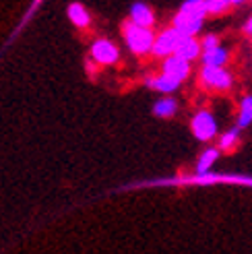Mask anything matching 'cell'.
I'll use <instances>...</instances> for the list:
<instances>
[{
  "instance_id": "obj_1",
  "label": "cell",
  "mask_w": 252,
  "mask_h": 254,
  "mask_svg": "<svg viewBox=\"0 0 252 254\" xmlns=\"http://www.w3.org/2000/svg\"><path fill=\"white\" fill-rule=\"evenodd\" d=\"M124 37H126V44H128V48L134 54H147L153 50V44H155V37L151 33V27L136 25L134 21L124 23Z\"/></svg>"
},
{
  "instance_id": "obj_2",
  "label": "cell",
  "mask_w": 252,
  "mask_h": 254,
  "mask_svg": "<svg viewBox=\"0 0 252 254\" xmlns=\"http://www.w3.org/2000/svg\"><path fill=\"white\" fill-rule=\"evenodd\" d=\"M200 83L203 87L215 89V91H225L232 87V74L225 70L223 66H203L200 70Z\"/></svg>"
},
{
  "instance_id": "obj_3",
  "label": "cell",
  "mask_w": 252,
  "mask_h": 254,
  "mask_svg": "<svg viewBox=\"0 0 252 254\" xmlns=\"http://www.w3.org/2000/svg\"><path fill=\"white\" fill-rule=\"evenodd\" d=\"M192 132L198 141H211L217 132V122L213 118V114L207 110H200L192 118Z\"/></svg>"
},
{
  "instance_id": "obj_4",
  "label": "cell",
  "mask_w": 252,
  "mask_h": 254,
  "mask_svg": "<svg viewBox=\"0 0 252 254\" xmlns=\"http://www.w3.org/2000/svg\"><path fill=\"white\" fill-rule=\"evenodd\" d=\"M182 33L176 29V27H172V29H166L163 33H159V37L155 40V44H153V52L155 56H170V54H174L176 52V48H178V44H180V40H182Z\"/></svg>"
},
{
  "instance_id": "obj_5",
  "label": "cell",
  "mask_w": 252,
  "mask_h": 254,
  "mask_svg": "<svg viewBox=\"0 0 252 254\" xmlns=\"http://www.w3.org/2000/svg\"><path fill=\"white\" fill-rule=\"evenodd\" d=\"M163 72L182 83L190 74V60H186L178 54H170L166 56V62H163Z\"/></svg>"
},
{
  "instance_id": "obj_6",
  "label": "cell",
  "mask_w": 252,
  "mask_h": 254,
  "mask_svg": "<svg viewBox=\"0 0 252 254\" xmlns=\"http://www.w3.org/2000/svg\"><path fill=\"white\" fill-rule=\"evenodd\" d=\"M91 56L97 64H114L118 60V50L108 40H97L91 48Z\"/></svg>"
},
{
  "instance_id": "obj_7",
  "label": "cell",
  "mask_w": 252,
  "mask_h": 254,
  "mask_svg": "<svg viewBox=\"0 0 252 254\" xmlns=\"http://www.w3.org/2000/svg\"><path fill=\"white\" fill-rule=\"evenodd\" d=\"M174 27L178 29L182 35H196L200 29H203V19L188 15L184 10H178V15L174 17Z\"/></svg>"
},
{
  "instance_id": "obj_8",
  "label": "cell",
  "mask_w": 252,
  "mask_h": 254,
  "mask_svg": "<svg viewBox=\"0 0 252 254\" xmlns=\"http://www.w3.org/2000/svg\"><path fill=\"white\" fill-rule=\"evenodd\" d=\"M200 50H203V46H200V42L194 40V35H184L174 54H178V56H182L186 60H194V58H198Z\"/></svg>"
},
{
  "instance_id": "obj_9",
  "label": "cell",
  "mask_w": 252,
  "mask_h": 254,
  "mask_svg": "<svg viewBox=\"0 0 252 254\" xmlns=\"http://www.w3.org/2000/svg\"><path fill=\"white\" fill-rule=\"evenodd\" d=\"M130 21H134L136 25H143V27H151L153 25V10H151L145 2H134L130 6Z\"/></svg>"
},
{
  "instance_id": "obj_10",
  "label": "cell",
  "mask_w": 252,
  "mask_h": 254,
  "mask_svg": "<svg viewBox=\"0 0 252 254\" xmlns=\"http://www.w3.org/2000/svg\"><path fill=\"white\" fill-rule=\"evenodd\" d=\"M147 85H149L151 89H155V91H161V93H172V91H176V89L180 87V81L163 72V74H159V77L149 79V81H147Z\"/></svg>"
},
{
  "instance_id": "obj_11",
  "label": "cell",
  "mask_w": 252,
  "mask_h": 254,
  "mask_svg": "<svg viewBox=\"0 0 252 254\" xmlns=\"http://www.w3.org/2000/svg\"><path fill=\"white\" fill-rule=\"evenodd\" d=\"M203 64L207 66H225L228 62V50L221 48V46H215L211 50H203Z\"/></svg>"
},
{
  "instance_id": "obj_12",
  "label": "cell",
  "mask_w": 252,
  "mask_h": 254,
  "mask_svg": "<svg viewBox=\"0 0 252 254\" xmlns=\"http://www.w3.org/2000/svg\"><path fill=\"white\" fill-rule=\"evenodd\" d=\"M68 17L77 27H87V25H89V12H87V8L83 4H77V2L70 4L68 6Z\"/></svg>"
},
{
  "instance_id": "obj_13",
  "label": "cell",
  "mask_w": 252,
  "mask_h": 254,
  "mask_svg": "<svg viewBox=\"0 0 252 254\" xmlns=\"http://www.w3.org/2000/svg\"><path fill=\"white\" fill-rule=\"evenodd\" d=\"M176 110H178V104H176V99H170V97L159 99L157 104L153 106V114H155V116H159V118H170V116H174Z\"/></svg>"
},
{
  "instance_id": "obj_14",
  "label": "cell",
  "mask_w": 252,
  "mask_h": 254,
  "mask_svg": "<svg viewBox=\"0 0 252 254\" xmlns=\"http://www.w3.org/2000/svg\"><path fill=\"white\" fill-rule=\"evenodd\" d=\"M252 122V95H246L240 101V114H238V128H246Z\"/></svg>"
},
{
  "instance_id": "obj_15",
  "label": "cell",
  "mask_w": 252,
  "mask_h": 254,
  "mask_svg": "<svg viewBox=\"0 0 252 254\" xmlns=\"http://www.w3.org/2000/svg\"><path fill=\"white\" fill-rule=\"evenodd\" d=\"M180 10L188 12V15L200 17V19H205V15L209 12V10H207V4H205V0H186Z\"/></svg>"
},
{
  "instance_id": "obj_16",
  "label": "cell",
  "mask_w": 252,
  "mask_h": 254,
  "mask_svg": "<svg viewBox=\"0 0 252 254\" xmlns=\"http://www.w3.org/2000/svg\"><path fill=\"white\" fill-rule=\"evenodd\" d=\"M217 155H219V151L217 149H207L203 155L198 157V163H196V170H198V174H205L213 163H215V159H217Z\"/></svg>"
},
{
  "instance_id": "obj_17",
  "label": "cell",
  "mask_w": 252,
  "mask_h": 254,
  "mask_svg": "<svg viewBox=\"0 0 252 254\" xmlns=\"http://www.w3.org/2000/svg\"><path fill=\"white\" fill-rule=\"evenodd\" d=\"M209 15H223L232 6V0H205Z\"/></svg>"
},
{
  "instance_id": "obj_18",
  "label": "cell",
  "mask_w": 252,
  "mask_h": 254,
  "mask_svg": "<svg viewBox=\"0 0 252 254\" xmlns=\"http://www.w3.org/2000/svg\"><path fill=\"white\" fill-rule=\"evenodd\" d=\"M238 136H240V134H238V128H234V130H228V132H225L221 138H219V149H223V151H230L236 143H238Z\"/></svg>"
},
{
  "instance_id": "obj_19",
  "label": "cell",
  "mask_w": 252,
  "mask_h": 254,
  "mask_svg": "<svg viewBox=\"0 0 252 254\" xmlns=\"http://www.w3.org/2000/svg\"><path fill=\"white\" fill-rule=\"evenodd\" d=\"M200 46H203V50L215 48V46H219V37H217V35H205L203 42H200Z\"/></svg>"
},
{
  "instance_id": "obj_20",
  "label": "cell",
  "mask_w": 252,
  "mask_h": 254,
  "mask_svg": "<svg viewBox=\"0 0 252 254\" xmlns=\"http://www.w3.org/2000/svg\"><path fill=\"white\" fill-rule=\"evenodd\" d=\"M244 33H246V35H252V19H248V21L244 23Z\"/></svg>"
},
{
  "instance_id": "obj_21",
  "label": "cell",
  "mask_w": 252,
  "mask_h": 254,
  "mask_svg": "<svg viewBox=\"0 0 252 254\" xmlns=\"http://www.w3.org/2000/svg\"><path fill=\"white\" fill-rule=\"evenodd\" d=\"M242 2H244V0H232V4H234V6H238V4H242Z\"/></svg>"
}]
</instances>
